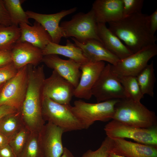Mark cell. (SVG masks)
Wrapping results in <instances>:
<instances>
[{
	"mask_svg": "<svg viewBox=\"0 0 157 157\" xmlns=\"http://www.w3.org/2000/svg\"><path fill=\"white\" fill-rule=\"evenodd\" d=\"M27 66V88L19 111L24 126L31 132H40L45 124L42 115V89L45 78L44 66Z\"/></svg>",
	"mask_w": 157,
	"mask_h": 157,
	"instance_id": "cell-1",
	"label": "cell"
},
{
	"mask_svg": "<svg viewBox=\"0 0 157 157\" xmlns=\"http://www.w3.org/2000/svg\"><path fill=\"white\" fill-rule=\"evenodd\" d=\"M108 24V28L133 53L156 44V38L149 28V15L141 13Z\"/></svg>",
	"mask_w": 157,
	"mask_h": 157,
	"instance_id": "cell-2",
	"label": "cell"
},
{
	"mask_svg": "<svg viewBox=\"0 0 157 157\" xmlns=\"http://www.w3.org/2000/svg\"><path fill=\"white\" fill-rule=\"evenodd\" d=\"M112 120L140 128L157 126V117L154 112L140 101H135L129 98L119 99L116 103Z\"/></svg>",
	"mask_w": 157,
	"mask_h": 157,
	"instance_id": "cell-3",
	"label": "cell"
},
{
	"mask_svg": "<svg viewBox=\"0 0 157 157\" xmlns=\"http://www.w3.org/2000/svg\"><path fill=\"white\" fill-rule=\"evenodd\" d=\"M119 99H113L96 103L75 101L71 111L79 120L84 129H88L97 121L106 122L112 120L115 106Z\"/></svg>",
	"mask_w": 157,
	"mask_h": 157,
	"instance_id": "cell-4",
	"label": "cell"
},
{
	"mask_svg": "<svg viewBox=\"0 0 157 157\" xmlns=\"http://www.w3.org/2000/svg\"><path fill=\"white\" fill-rule=\"evenodd\" d=\"M60 26L64 38H73L79 42L95 39L101 42L98 35L97 23L92 9L86 13L75 14L70 20L62 22Z\"/></svg>",
	"mask_w": 157,
	"mask_h": 157,
	"instance_id": "cell-5",
	"label": "cell"
},
{
	"mask_svg": "<svg viewBox=\"0 0 157 157\" xmlns=\"http://www.w3.org/2000/svg\"><path fill=\"white\" fill-rule=\"evenodd\" d=\"M71 105L57 103L43 97L42 115L44 121L51 122L61 128L64 132L84 129L81 123L72 112Z\"/></svg>",
	"mask_w": 157,
	"mask_h": 157,
	"instance_id": "cell-6",
	"label": "cell"
},
{
	"mask_svg": "<svg viewBox=\"0 0 157 157\" xmlns=\"http://www.w3.org/2000/svg\"><path fill=\"white\" fill-rule=\"evenodd\" d=\"M92 92L97 102L128 98L117 74L113 71L111 65L109 63L106 65L102 71Z\"/></svg>",
	"mask_w": 157,
	"mask_h": 157,
	"instance_id": "cell-7",
	"label": "cell"
},
{
	"mask_svg": "<svg viewBox=\"0 0 157 157\" xmlns=\"http://www.w3.org/2000/svg\"><path fill=\"white\" fill-rule=\"evenodd\" d=\"M106 136L112 139L129 138L137 142L157 147V126L143 128L112 120L104 126Z\"/></svg>",
	"mask_w": 157,
	"mask_h": 157,
	"instance_id": "cell-8",
	"label": "cell"
},
{
	"mask_svg": "<svg viewBox=\"0 0 157 157\" xmlns=\"http://www.w3.org/2000/svg\"><path fill=\"white\" fill-rule=\"evenodd\" d=\"M28 81L27 65L4 84L0 91V106L6 105L19 111L24 100Z\"/></svg>",
	"mask_w": 157,
	"mask_h": 157,
	"instance_id": "cell-9",
	"label": "cell"
},
{
	"mask_svg": "<svg viewBox=\"0 0 157 157\" xmlns=\"http://www.w3.org/2000/svg\"><path fill=\"white\" fill-rule=\"evenodd\" d=\"M157 54L155 44L146 46L124 58L119 59L114 65L113 71L121 75L136 76L148 64L149 60Z\"/></svg>",
	"mask_w": 157,
	"mask_h": 157,
	"instance_id": "cell-10",
	"label": "cell"
},
{
	"mask_svg": "<svg viewBox=\"0 0 157 157\" xmlns=\"http://www.w3.org/2000/svg\"><path fill=\"white\" fill-rule=\"evenodd\" d=\"M74 88L70 82L53 70L51 75L44 81L43 97L60 104L70 105Z\"/></svg>",
	"mask_w": 157,
	"mask_h": 157,
	"instance_id": "cell-11",
	"label": "cell"
},
{
	"mask_svg": "<svg viewBox=\"0 0 157 157\" xmlns=\"http://www.w3.org/2000/svg\"><path fill=\"white\" fill-rule=\"evenodd\" d=\"M105 65L104 61H88L81 64V76L74 88V96L78 98L90 99L92 96V88Z\"/></svg>",
	"mask_w": 157,
	"mask_h": 157,
	"instance_id": "cell-12",
	"label": "cell"
},
{
	"mask_svg": "<svg viewBox=\"0 0 157 157\" xmlns=\"http://www.w3.org/2000/svg\"><path fill=\"white\" fill-rule=\"evenodd\" d=\"M63 131L53 124L47 122L40 132L43 157H60L63 147L62 136Z\"/></svg>",
	"mask_w": 157,
	"mask_h": 157,
	"instance_id": "cell-13",
	"label": "cell"
},
{
	"mask_svg": "<svg viewBox=\"0 0 157 157\" xmlns=\"http://www.w3.org/2000/svg\"><path fill=\"white\" fill-rule=\"evenodd\" d=\"M77 9L75 7L50 14H40L30 10L26 11V13L29 18L34 19L42 26L51 37L52 42L59 44L61 38H64L59 25L60 20L65 16L75 12Z\"/></svg>",
	"mask_w": 157,
	"mask_h": 157,
	"instance_id": "cell-14",
	"label": "cell"
},
{
	"mask_svg": "<svg viewBox=\"0 0 157 157\" xmlns=\"http://www.w3.org/2000/svg\"><path fill=\"white\" fill-rule=\"evenodd\" d=\"M42 62L70 82L75 88L77 85L81 75L80 64L72 59H62L55 54L44 56Z\"/></svg>",
	"mask_w": 157,
	"mask_h": 157,
	"instance_id": "cell-15",
	"label": "cell"
},
{
	"mask_svg": "<svg viewBox=\"0 0 157 157\" xmlns=\"http://www.w3.org/2000/svg\"><path fill=\"white\" fill-rule=\"evenodd\" d=\"M12 63L19 69L28 65L37 66L43 57L42 50L26 42L18 41L11 50Z\"/></svg>",
	"mask_w": 157,
	"mask_h": 157,
	"instance_id": "cell-16",
	"label": "cell"
},
{
	"mask_svg": "<svg viewBox=\"0 0 157 157\" xmlns=\"http://www.w3.org/2000/svg\"><path fill=\"white\" fill-rule=\"evenodd\" d=\"M71 39L74 43L81 49L84 55L89 61H105L114 65L119 59L99 40L90 39L79 42L73 38H71Z\"/></svg>",
	"mask_w": 157,
	"mask_h": 157,
	"instance_id": "cell-17",
	"label": "cell"
},
{
	"mask_svg": "<svg viewBox=\"0 0 157 157\" xmlns=\"http://www.w3.org/2000/svg\"><path fill=\"white\" fill-rule=\"evenodd\" d=\"M91 9L97 23L106 24L123 18L122 0H96Z\"/></svg>",
	"mask_w": 157,
	"mask_h": 157,
	"instance_id": "cell-18",
	"label": "cell"
},
{
	"mask_svg": "<svg viewBox=\"0 0 157 157\" xmlns=\"http://www.w3.org/2000/svg\"><path fill=\"white\" fill-rule=\"evenodd\" d=\"M112 151L126 157H157V147L114 138Z\"/></svg>",
	"mask_w": 157,
	"mask_h": 157,
	"instance_id": "cell-19",
	"label": "cell"
},
{
	"mask_svg": "<svg viewBox=\"0 0 157 157\" xmlns=\"http://www.w3.org/2000/svg\"><path fill=\"white\" fill-rule=\"evenodd\" d=\"M19 26L21 35L19 41L28 42L42 50L50 42H52L49 33L36 21L33 26L25 23H21Z\"/></svg>",
	"mask_w": 157,
	"mask_h": 157,
	"instance_id": "cell-20",
	"label": "cell"
},
{
	"mask_svg": "<svg viewBox=\"0 0 157 157\" xmlns=\"http://www.w3.org/2000/svg\"><path fill=\"white\" fill-rule=\"evenodd\" d=\"M98 36L102 43L111 53L119 59L125 58L133 53L106 24L97 23Z\"/></svg>",
	"mask_w": 157,
	"mask_h": 157,
	"instance_id": "cell-21",
	"label": "cell"
},
{
	"mask_svg": "<svg viewBox=\"0 0 157 157\" xmlns=\"http://www.w3.org/2000/svg\"><path fill=\"white\" fill-rule=\"evenodd\" d=\"M42 51L43 56L50 54L60 55L81 65L88 61L81 49L68 40H67L66 44L65 45L50 42Z\"/></svg>",
	"mask_w": 157,
	"mask_h": 157,
	"instance_id": "cell-22",
	"label": "cell"
},
{
	"mask_svg": "<svg viewBox=\"0 0 157 157\" xmlns=\"http://www.w3.org/2000/svg\"><path fill=\"white\" fill-rule=\"evenodd\" d=\"M24 126L19 111L9 114L0 120V132L9 141Z\"/></svg>",
	"mask_w": 157,
	"mask_h": 157,
	"instance_id": "cell-23",
	"label": "cell"
},
{
	"mask_svg": "<svg viewBox=\"0 0 157 157\" xmlns=\"http://www.w3.org/2000/svg\"><path fill=\"white\" fill-rule=\"evenodd\" d=\"M142 94L151 97L154 96V88L156 81L153 62L147 64L136 76Z\"/></svg>",
	"mask_w": 157,
	"mask_h": 157,
	"instance_id": "cell-24",
	"label": "cell"
},
{
	"mask_svg": "<svg viewBox=\"0 0 157 157\" xmlns=\"http://www.w3.org/2000/svg\"><path fill=\"white\" fill-rule=\"evenodd\" d=\"M6 8L10 18L12 25L18 26L20 24H31L27 15L23 9L22 4L23 0H3Z\"/></svg>",
	"mask_w": 157,
	"mask_h": 157,
	"instance_id": "cell-25",
	"label": "cell"
},
{
	"mask_svg": "<svg viewBox=\"0 0 157 157\" xmlns=\"http://www.w3.org/2000/svg\"><path fill=\"white\" fill-rule=\"evenodd\" d=\"M20 35L19 26L0 25V50H11Z\"/></svg>",
	"mask_w": 157,
	"mask_h": 157,
	"instance_id": "cell-26",
	"label": "cell"
},
{
	"mask_svg": "<svg viewBox=\"0 0 157 157\" xmlns=\"http://www.w3.org/2000/svg\"><path fill=\"white\" fill-rule=\"evenodd\" d=\"M117 74L128 95V98L135 101L140 102L144 95L141 91L136 76Z\"/></svg>",
	"mask_w": 157,
	"mask_h": 157,
	"instance_id": "cell-27",
	"label": "cell"
},
{
	"mask_svg": "<svg viewBox=\"0 0 157 157\" xmlns=\"http://www.w3.org/2000/svg\"><path fill=\"white\" fill-rule=\"evenodd\" d=\"M18 157H43L40 132H31L25 147Z\"/></svg>",
	"mask_w": 157,
	"mask_h": 157,
	"instance_id": "cell-28",
	"label": "cell"
},
{
	"mask_svg": "<svg viewBox=\"0 0 157 157\" xmlns=\"http://www.w3.org/2000/svg\"><path fill=\"white\" fill-rule=\"evenodd\" d=\"M31 132L25 126L9 140L8 144L17 157H18L25 147Z\"/></svg>",
	"mask_w": 157,
	"mask_h": 157,
	"instance_id": "cell-29",
	"label": "cell"
},
{
	"mask_svg": "<svg viewBox=\"0 0 157 157\" xmlns=\"http://www.w3.org/2000/svg\"><path fill=\"white\" fill-rule=\"evenodd\" d=\"M113 145V139L106 136L97 149L95 151L89 149L81 157H108L110 152L112 151Z\"/></svg>",
	"mask_w": 157,
	"mask_h": 157,
	"instance_id": "cell-30",
	"label": "cell"
},
{
	"mask_svg": "<svg viewBox=\"0 0 157 157\" xmlns=\"http://www.w3.org/2000/svg\"><path fill=\"white\" fill-rule=\"evenodd\" d=\"M123 18L142 13L144 0H122Z\"/></svg>",
	"mask_w": 157,
	"mask_h": 157,
	"instance_id": "cell-31",
	"label": "cell"
},
{
	"mask_svg": "<svg viewBox=\"0 0 157 157\" xmlns=\"http://www.w3.org/2000/svg\"><path fill=\"white\" fill-rule=\"evenodd\" d=\"M18 70L12 62L0 67V85L4 84L14 77Z\"/></svg>",
	"mask_w": 157,
	"mask_h": 157,
	"instance_id": "cell-32",
	"label": "cell"
},
{
	"mask_svg": "<svg viewBox=\"0 0 157 157\" xmlns=\"http://www.w3.org/2000/svg\"><path fill=\"white\" fill-rule=\"evenodd\" d=\"M0 25L7 26L12 25L10 17L3 0H0Z\"/></svg>",
	"mask_w": 157,
	"mask_h": 157,
	"instance_id": "cell-33",
	"label": "cell"
},
{
	"mask_svg": "<svg viewBox=\"0 0 157 157\" xmlns=\"http://www.w3.org/2000/svg\"><path fill=\"white\" fill-rule=\"evenodd\" d=\"M12 62L11 50H0V67Z\"/></svg>",
	"mask_w": 157,
	"mask_h": 157,
	"instance_id": "cell-34",
	"label": "cell"
},
{
	"mask_svg": "<svg viewBox=\"0 0 157 157\" xmlns=\"http://www.w3.org/2000/svg\"><path fill=\"white\" fill-rule=\"evenodd\" d=\"M149 28L152 34H154L157 30V9L149 15Z\"/></svg>",
	"mask_w": 157,
	"mask_h": 157,
	"instance_id": "cell-35",
	"label": "cell"
},
{
	"mask_svg": "<svg viewBox=\"0 0 157 157\" xmlns=\"http://www.w3.org/2000/svg\"><path fill=\"white\" fill-rule=\"evenodd\" d=\"M0 157H17L9 144L0 148Z\"/></svg>",
	"mask_w": 157,
	"mask_h": 157,
	"instance_id": "cell-36",
	"label": "cell"
},
{
	"mask_svg": "<svg viewBox=\"0 0 157 157\" xmlns=\"http://www.w3.org/2000/svg\"><path fill=\"white\" fill-rule=\"evenodd\" d=\"M17 111L15 108L8 105L0 106V120L5 115Z\"/></svg>",
	"mask_w": 157,
	"mask_h": 157,
	"instance_id": "cell-37",
	"label": "cell"
},
{
	"mask_svg": "<svg viewBox=\"0 0 157 157\" xmlns=\"http://www.w3.org/2000/svg\"><path fill=\"white\" fill-rule=\"evenodd\" d=\"M9 140L3 134L0 132V148L8 144Z\"/></svg>",
	"mask_w": 157,
	"mask_h": 157,
	"instance_id": "cell-38",
	"label": "cell"
},
{
	"mask_svg": "<svg viewBox=\"0 0 157 157\" xmlns=\"http://www.w3.org/2000/svg\"><path fill=\"white\" fill-rule=\"evenodd\" d=\"M60 157H75L72 153L67 148L64 147V152Z\"/></svg>",
	"mask_w": 157,
	"mask_h": 157,
	"instance_id": "cell-39",
	"label": "cell"
},
{
	"mask_svg": "<svg viewBox=\"0 0 157 157\" xmlns=\"http://www.w3.org/2000/svg\"><path fill=\"white\" fill-rule=\"evenodd\" d=\"M108 157H126L124 156L117 154L111 151L110 152Z\"/></svg>",
	"mask_w": 157,
	"mask_h": 157,
	"instance_id": "cell-40",
	"label": "cell"
},
{
	"mask_svg": "<svg viewBox=\"0 0 157 157\" xmlns=\"http://www.w3.org/2000/svg\"><path fill=\"white\" fill-rule=\"evenodd\" d=\"M4 84L2 85H0V91Z\"/></svg>",
	"mask_w": 157,
	"mask_h": 157,
	"instance_id": "cell-41",
	"label": "cell"
}]
</instances>
